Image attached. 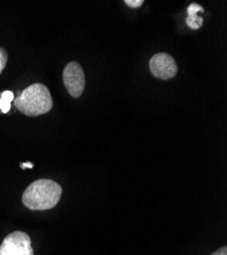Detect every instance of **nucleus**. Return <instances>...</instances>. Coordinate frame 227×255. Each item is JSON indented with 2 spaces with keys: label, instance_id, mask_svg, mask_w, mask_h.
Returning a JSON list of instances; mask_svg holds the SVG:
<instances>
[{
  "label": "nucleus",
  "instance_id": "nucleus-1",
  "mask_svg": "<svg viewBox=\"0 0 227 255\" xmlns=\"http://www.w3.org/2000/svg\"><path fill=\"white\" fill-rule=\"evenodd\" d=\"M63 195L61 186L48 179L33 182L23 194L24 205L31 210H48L55 207Z\"/></svg>",
  "mask_w": 227,
  "mask_h": 255
},
{
  "label": "nucleus",
  "instance_id": "nucleus-2",
  "mask_svg": "<svg viewBox=\"0 0 227 255\" xmlns=\"http://www.w3.org/2000/svg\"><path fill=\"white\" fill-rule=\"evenodd\" d=\"M15 108L28 117H38L50 112L53 106L49 89L42 84H33L14 99Z\"/></svg>",
  "mask_w": 227,
  "mask_h": 255
},
{
  "label": "nucleus",
  "instance_id": "nucleus-3",
  "mask_svg": "<svg viewBox=\"0 0 227 255\" xmlns=\"http://www.w3.org/2000/svg\"><path fill=\"white\" fill-rule=\"evenodd\" d=\"M0 255H34L30 236L22 231L10 233L0 245Z\"/></svg>",
  "mask_w": 227,
  "mask_h": 255
},
{
  "label": "nucleus",
  "instance_id": "nucleus-4",
  "mask_svg": "<svg viewBox=\"0 0 227 255\" xmlns=\"http://www.w3.org/2000/svg\"><path fill=\"white\" fill-rule=\"evenodd\" d=\"M64 83L69 93L75 97H79L85 90L86 77L82 68L76 61L68 63L64 70Z\"/></svg>",
  "mask_w": 227,
  "mask_h": 255
},
{
  "label": "nucleus",
  "instance_id": "nucleus-5",
  "mask_svg": "<svg viewBox=\"0 0 227 255\" xmlns=\"http://www.w3.org/2000/svg\"><path fill=\"white\" fill-rule=\"evenodd\" d=\"M149 67L153 76L161 80L172 79L177 74V65L174 58L165 52L156 53L150 59Z\"/></svg>",
  "mask_w": 227,
  "mask_h": 255
},
{
  "label": "nucleus",
  "instance_id": "nucleus-6",
  "mask_svg": "<svg viewBox=\"0 0 227 255\" xmlns=\"http://www.w3.org/2000/svg\"><path fill=\"white\" fill-rule=\"evenodd\" d=\"M204 8L199 5L198 3H192L188 7V18H187V24L192 30H198L203 25V17L198 16V12H203Z\"/></svg>",
  "mask_w": 227,
  "mask_h": 255
},
{
  "label": "nucleus",
  "instance_id": "nucleus-7",
  "mask_svg": "<svg viewBox=\"0 0 227 255\" xmlns=\"http://www.w3.org/2000/svg\"><path fill=\"white\" fill-rule=\"evenodd\" d=\"M11 101H13V93L11 91H4L0 97V111L7 114L10 111Z\"/></svg>",
  "mask_w": 227,
  "mask_h": 255
},
{
  "label": "nucleus",
  "instance_id": "nucleus-8",
  "mask_svg": "<svg viewBox=\"0 0 227 255\" xmlns=\"http://www.w3.org/2000/svg\"><path fill=\"white\" fill-rule=\"evenodd\" d=\"M7 58H8V55H7L6 50L2 47H0V75H1V73L3 72V70L6 66Z\"/></svg>",
  "mask_w": 227,
  "mask_h": 255
},
{
  "label": "nucleus",
  "instance_id": "nucleus-9",
  "mask_svg": "<svg viewBox=\"0 0 227 255\" xmlns=\"http://www.w3.org/2000/svg\"><path fill=\"white\" fill-rule=\"evenodd\" d=\"M125 3H127V5H129L130 7L138 8L143 5L144 0H125Z\"/></svg>",
  "mask_w": 227,
  "mask_h": 255
},
{
  "label": "nucleus",
  "instance_id": "nucleus-10",
  "mask_svg": "<svg viewBox=\"0 0 227 255\" xmlns=\"http://www.w3.org/2000/svg\"><path fill=\"white\" fill-rule=\"evenodd\" d=\"M211 255H227V247L219 248L217 251H215Z\"/></svg>",
  "mask_w": 227,
  "mask_h": 255
},
{
  "label": "nucleus",
  "instance_id": "nucleus-11",
  "mask_svg": "<svg viewBox=\"0 0 227 255\" xmlns=\"http://www.w3.org/2000/svg\"><path fill=\"white\" fill-rule=\"evenodd\" d=\"M22 168H33L34 164L32 162H25V163H20L19 164Z\"/></svg>",
  "mask_w": 227,
  "mask_h": 255
}]
</instances>
